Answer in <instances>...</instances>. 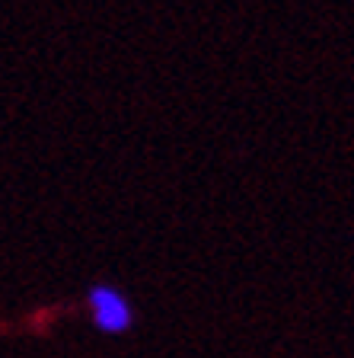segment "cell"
<instances>
[{
  "label": "cell",
  "instance_id": "1",
  "mask_svg": "<svg viewBox=\"0 0 354 358\" xmlns=\"http://www.w3.org/2000/svg\"><path fill=\"white\" fill-rule=\"evenodd\" d=\"M83 310H87L93 329L109 336V339H118V336H128L138 329V307L115 282L89 285L87 294H83Z\"/></svg>",
  "mask_w": 354,
  "mask_h": 358
}]
</instances>
